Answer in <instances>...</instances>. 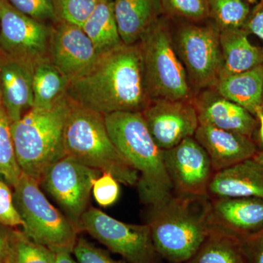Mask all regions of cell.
Instances as JSON below:
<instances>
[{
    "label": "cell",
    "instance_id": "cell-11",
    "mask_svg": "<svg viewBox=\"0 0 263 263\" xmlns=\"http://www.w3.org/2000/svg\"><path fill=\"white\" fill-rule=\"evenodd\" d=\"M102 174L65 155L48 168L40 185L79 230L95 180Z\"/></svg>",
    "mask_w": 263,
    "mask_h": 263
},
{
    "label": "cell",
    "instance_id": "cell-43",
    "mask_svg": "<svg viewBox=\"0 0 263 263\" xmlns=\"http://www.w3.org/2000/svg\"><path fill=\"white\" fill-rule=\"evenodd\" d=\"M0 105H2V103H1V92H0Z\"/></svg>",
    "mask_w": 263,
    "mask_h": 263
},
{
    "label": "cell",
    "instance_id": "cell-37",
    "mask_svg": "<svg viewBox=\"0 0 263 263\" xmlns=\"http://www.w3.org/2000/svg\"><path fill=\"white\" fill-rule=\"evenodd\" d=\"M0 224V263H8L10 252L12 230Z\"/></svg>",
    "mask_w": 263,
    "mask_h": 263
},
{
    "label": "cell",
    "instance_id": "cell-28",
    "mask_svg": "<svg viewBox=\"0 0 263 263\" xmlns=\"http://www.w3.org/2000/svg\"><path fill=\"white\" fill-rule=\"evenodd\" d=\"M209 18L220 31L242 28L252 10L241 0H209Z\"/></svg>",
    "mask_w": 263,
    "mask_h": 263
},
{
    "label": "cell",
    "instance_id": "cell-10",
    "mask_svg": "<svg viewBox=\"0 0 263 263\" xmlns=\"http://www.w3.org/2000/svg\"><path fill=\"white\" fill-rule=\"evenodd\" d=\"M53 26L21 13L0 0V54L31 67L49 60Z\"/></svg>",
    "mask_w": 263,
    "mask_h": 263
},
{
    "label": "cell",
    "instance_id": "cell-38",
    "mask_svg": "<svg viewBox=\"0 0 263 263\" xmlns=\"http://www.w3.org/2000/svg\"><path fill=\"white\" fill-rule=\"evenodd\" d=\"M56 263H79L72 256V252L67 250H59L55 252Z\"/></svg>",
    "mask_w": 263,
    "mask_h": 263
},
{
    "label": "cell",
    "instance_id": "cell-1",
    "mask_svg": "<svg viewBox=\"0 0 263 263\" xmlns=\"http://www.w3.org/2000/svg\"><path fill=\"white\" fill-rule=\"evenodd\" d=\"M66 96L103 116L143 111L151 100L138 43H122L99 55L89 70L69 82Z\"/></svg>",
    "mask_w": 263,
    "mask_h": 263
},
{
    "label": "cell",
    "instance_id": "cell-15",
    "mask_svg": "<svg viewBox=\"0 0 263 263\" xmlns=\"http://www.w3.org/2000/svg\"><path fill=\"white\" fill-rule=\"evenodd\" d=\"M199 124L239 133L252 138L258 127L257 119L243 107L219 95L213 88L194 95Z\"/></svg>",
    "mask_w": 263,
    "mask_h": 263
},
{
    "label": "cell",
    "instance_id": "cell-16",
    "mask_svg": "<svg viewBox=\"0 0 263 263\" xmlns=\"http://www.w3.org/2000/svg\"><path fill=\"white\" fill-rule=\"evenodd\" d=\"M211 224L240 240L263 230V200L251 197L211 198Z\"/></svg>",
    "mask_w": 263,
    "mask_h": 263
},
{
    "label": "cell",
    "instance_id": "cell-42",
    "mask_svg": "<svg viewBox=\"0 0 263 263\" xmlns=\"http://www.w3.org/2000/svg\"><path fill=\"white\" fill-rule=\"evenodd\" d=\"M261 108H262V112H263V95H262V105H261Z\"/></svg>",
    "mask_w": 263,
    "mask_h": 263
},
{
    "label": "cell",
    "instance_id": "cell-9",
    "mask_svg": "<svg viewBox=\"0 0 263 263\" xmlns=\"http://www.w3.org/2000/svg\"><path fill=\"white\" fill-rule=\"evenodd\" d=\"M79 230L89 233L128 263H164L148 224H128L90 207L81 216Z\"/></svg>",
    "mask_w": 263,
    "mask_h": 263
},
{
    "label": "cell",
    "instance_id": "cell-36",
    "mask_svg": "<svg viewBox=\"0 0 263 263\" xmlns=\"http://www.w3.org/2000/svg\"><path fill=\"white\" fill-rule=\"evenodd\" d=\"M249 34L259 38L263 43V0L254 5L243 27Z\"/></svg>",
    "mask_w": 263,
    "mask_h": 263
},
{
    "label": "cell",
    "instance_id": "cell-33",
    "mask_svg": "<svg viewBox=\"0 0 263 263\" xmlns=\"http://www.w3.org/2000/svg\"><path fill=\"white\" fill-rule=\"evenodd\" d=\"M92 193L100 206H110L117 201L120 195L119 182L111 174L103 173L95 180Z\"/></svg>",
    "mask_w": 263,
    "mask_h": 263
},
{
    "label": "cell",
    "instance_id": "cell-29",
    "mask_svg": "<svg viewBox=\"0 0 263 263\" xmlns=\"http://www.w3.org/2000/svg\"><path fill=\"white\" fill-rule=\"evenodd\" d=\"M163 14L171 20L201 22L209 20V0H160Z\"/></svg>",
    "mask_w": 263,
    "mask_h": 263
},
{
    "label": "cell",
    "instance_id": "cell-34",
    "mask_svg": "<svg viewBox=\"0 0 263 263\" xmlns=\"http://www.w3.org/2000/svg\"><path fill=\"white\" fill-rule=\"evenodd\" d=\"M72 253L79 263H127L125 260L114 259L107 251L84 238H78Z\"/></svg>",
    "mask_w": 263,
    "mask_h": 263
},
{
    "label": "cell",
    "instance_id": "cell-22",
    "mask_svg": "<svg viewBox=\"0 0 263 263\" xmlns=\"http://www.w3.org/2000/svg\"><path fill=\"white\" fill-rule=\"evenodd\" d=\"M212 88L254 116L262 105L263 65L240 73L219 78Z\"/></svg>",
    "mask_w": 263,
    "mask_h": 263
},
{
    "label": "cell",
    "instance_id": "cell-13",
    "mask_svg": "<svg viewBox=\"0 0 263 263\" xmlns=\"http://www.w3.org/2000/svg\"><path fill=\"white\" fill-rule=\"evenodd\" d=\"M154 141L162 151L194 137L199 126L192 100H151L141 112Z\"/></svg>",
    "mask_w": 263,
    "mask_h": 263
},
{
    "label": "cell",
    "instance_id": "cell-26",
    "mask_svg": "<svg viewBox=\"0 0 263 263\" xmlns=\"http://www.w3.org/2000/svg\"><path fill=\"white\" fill-rule=\"evenodd\" d=\"M11 122L0 108V179L14 187L22 172L17 162L11 133Z\"/></svg>",
    "mask_w": 263,
    "mask_h": 263
},
{
    "label": "cell",
    "instance_id": "cell-7",
    "mask_svg": "<svg viewBox=\"0 0 263 263\" xmlns=\"http://www.w3.org/2000/svg\"><path fill=\"white\" fill-rule=\"evenodd\" d=\"M40 186L36 180L22 173L13 187L15 207L24 223L23 232L53 252L67 250L72 253L80 232L52 205Z\"/></svg>",
    "mask_w": 263,
    "mask_h": 263
},
{
    "label": "cell",
    "instance_id": "cell-40",
    "mask_svg": "<svg viewBox=\"0 0 263 263\" xmlns=\"http://www.w3.org/2000/svg\"><path fill=\"white\" fill-rule=\"evenodd\" d=\"M253 158L254 160L257 161V162H258L259 163H260L263 165V152H261V153H258V152H257V155L254 156Z\"/></svg>",
    "mask_w": 263,
    "mask_h": 263
},
{
    "label": "cell",
    "instance_id": "cell-39",
    "mask_svg": "<svg viewBox=\"0 0 263 263\" xmlns=\"http://www.w3.org/2000/svg\"><path fill=\"white\" fill-rule=\"evenodd\" d=\"M254 117H256L257 122H258L259 139L261 144L263 146V112L261 107L257 109Z\"/></svg>",
    "mask_w": 263,
    "mask_h": 263
},
{
    "label": "cell",
    "instance_id": "cell-21",
    "mask_svg": "<svg viewBox=\"0 0 263 263\" xmlns=\"http://www.w3.org/2000/svg\"><path fill=\"white\" fill-rule=\"evenodd\" d=\"M249 35L243 28L220 31L222 63L219 78L240 73L263 65V48L252 44Z\"/></svg>",
    "mask_w": 263,
    "mask_h": 263
},
{
    "label": "cell",
    "instance_id": "cell-30",
    "mask_svg": "<svg viewBox=\"0 0 263 263\" xmlns=\"http://www.w3.org/2000/svg\"><path fill=\"white\" fill-rule=\"evenodd\" d=\"M99 0H53L60 22L82 27L96 8Z\"/></svg>",
    "mask_w": 263,
    "mask_h": 263
},
{
    "label": "cell",
    "instance_id": "cell-3",
    "mask_svg": "<svg viewBox=\"0 0 263 263\" xmlns=\"http://www.w3.org/2000/svg\"><path fill=\"white\" fill-rule=\"evenodd\" d=\"M104 117L114 145L138 171L136 186L142 203L154 207L172 196L174 187L164 165L163 151L151 136L141 112H117Z\"/></svg>",
    "mask_w": 263,
    "mask_h": 263
},
{
    "label": "cell",
    "instance_id": "cell-27",
    "mask_svg": "<svg viewBox=\"0 0 263 263\" xmlns=\"http://www.w3.org/2000/svg\"><path fill=\"white\" fill-rule=\"evenodd\" d=\"M8 263H56V254L30 239L24 232L12 230Z\"/></svg>",
    "mask_w": 263,
    "mask_h": 263
},
{
    "label": "cell",
    "instance_id": "cell-19",
    "mask_svg": "<svg viewBox=\"0 0 263 263\" xmlns=\"http://www.w3.org/2000/svg\"><path fill=\"white\" fill-rule=\"evenodd\" d=\"M210 198L251 197L263 200V165L249 159L213 176L208 189Z\"/></svg>",
    "mask_w": 263,
    "mask_h": 263
},
{
    "label": "cell",
    "instance_id": "cell-23",
    "mask_svg": "<svg viewBox=\"0 0 263 263\" xmlns=\"http://www.w3.org/2000/svg\"><path fill=\"white\" fill-rule=\"evenodd\" d=\"M186 263H249L242 240L212 227L206 238Z\"/></svg>",
    "mask_w": 263,
    "mask_h": 263
},
{
    "label": "cell",
    "instance_id": "cell-6",
    "mask_svg": "<svg viewBox=\"0 0 263 263\" xmlns=\"http://www.w3.org/2000/svg\"><path fill=\"white\" fill-rule=\"evenodd\" d=\"M138 44L150 100H192L193 91L175 46L172 20L162 15Z\"/></svg>",
    "mask_w": 263,
    "mask_h": 263
},
{
    "label": "cell",
    "instance_id": "cell-17",
    "mask_svg": "<svg viewBox=\"0 0 263 263\" xmlns=\"http://www.w3.org/2000/svg\"><path fill=\"white\" fill-rule=\"evenodd\" d=\"M194 138L207 152L214 174L257 155L255 143L239 133L199 124Z\"/></svg>",
    "mask_w": 263,
    "mask_h": 263
},
{
    "label": "cell",
    "instance_id": "cell-14",
    "mask_svg": "<svg viewBox=\"0 0 263 263\" xmlns=\"http://www.w3.org/2000/svg\"><path fill=\"white\" fill-rule=\"evenodd\" d=\"M99 54L83 29L59 22L52 28L49 60L70 81L84 73Z\"/></svg>",
    "mask_w": 263,
    "mask_h": 263
},
{
    "label": "cell",
    "instance_id": "cell-2",
    "mask_svg": "<svg viewBox=\"0 0 263 263\" xmlns=\"http://www.w3.org/2000/svg\"><path fill=\"white\" fill-rule=\"evenodd\" d=\"M211 198L174 193L148 208L147 222L156 250L169 263H186L212 229Z\"/></svg>",
    "mask_w": 263,
    "mask_h": 263
},
{
    "label": "cell",
    "instance_id": "cell-24",
    "mask_svg": "<svg viewBox=\"0 0 263 263\" xmlns=\"http://www.w3.org/2000/svg\"><path fill=\"white\" fill-rule=\"evenodd\" d=\"M99 55L122 44L114 11V0H99L96 8L81 27Z\"/></svg>",
    "mask_w": 263,
    "mask_h": 263
},
{
    "label": "cell",
    "instance_id": "cell-44",
    "mask_svg": "<svg viewBox=\"0 0 263 263\" xmlns=\"http://www.w3.org/2000/svg\"><path fill=\"white\" fill-rule=\"evenodd\" d=\"M2 107H3V106H2V105H0V108H2Z\"/></svg>",
    "mask_w": 263,
    "mask_h": 263
},
{
    "label": "cell",
    "instance_id": "cell-18",
    "mask_svg": "<svg viewBox=\"0 0 263 263\" xmlns=\"http://www.w3.org/2000/svg\"><path fill=\"white\" fill-rule=\"evenodd\" d=\"M33 69L0 54L1 103L11 123L33 108Z\"/></svg>",
    "mask_w": 263,
    "mask_h": 263
},
{
    "label": "cell",
    "instance_id": "cell-31",
    "mask_svg": "<svg viewBox=\"0 0 263 263\" xmlns=\"http://www.w3.org/2000/svg\"><path fill=\"white\" fill-rule=\"evenodd\" d=\"M15 9L43 24L58 23L53 0H6Z\"/></svg>",
    "mask_w": 263,
    "mask_h": 263
},
{
    "label": "cell",
    "instance_id": "cell-8",
    "mask_svg": "<svg viewBox=\"0 0 263 263\" xmlns=\"http://www.w3.org/2000/svg\"><path fill=\"white\" fill-rule=\"evenodd\" d=\"M179 23L174 27L175 46L195 95L212 88L220 76V29L211 19Z\"/></svg>",
    "mask_w": 263,
    "mask_h": 263
},
{
    "label": "cell",
    "instance_id": "cell-20",
    "mask_svg": "<svg viewBox=\"0 0 263 263\" xmlns=\"http://www.w3.org/2000/svg\"><path fill=\"white\" fill-rule=\"evenodd\" d=\"M114 11L123 43L135 45L160 17V0H114Z\"/></svg>",
    "mask_w": 263,
    "mask_h": 263
},
{
    "label": "cell",
    "instance_id": "cell-41",
    "mask_svg": "<svg viewBox=\"0 0 263 263\" xmlns=\"http://www.w3.org/2000/svg\"><path fill=\"white\" fill-rule=\"evenodd\" d=\"M241 1L245 2V3H247V4H249V5H257V3H259V2L262 1V0H241Z\"/></svg>",
    "mask_w": 263,
    "mask_h": 263
},
{
    "label": "cell",
    "instance_id": "cell-25",
    "mask_svg": "<svg viewBox=\"0 0 263 263\" xmlns=\"http://www.w3.org/2000/svg\"><path fill=\"white\" fill-rule=\"evenodd\" d=\"M68 84L50 60L37 64L33 69V108H51L65 98Z\"/></svg>",
    "mask_w": 263,
    "mask_h": 263
},
{
    "label": "cell",
    "instance_id": "cell-5",
    "mask_svg": "<svg viewBox=\"0 0 263 263\" xmlns=\"http://www.w3.org/2000/svg\"><path fill=\"white\" fill-rule=\"evenodd\" d=\"M69 107L66 96L51 108H32L11 123L19 167L39 183L48 168L65 156L64 129Z\"/></svg>",
    "mask_w": 263,
    "mask_h": 263
},
{
    "label": "cell",
    "instance_id": "cell-35",
    "mask_svg": "<svg viewBox=\"0 0 263 263\" xmlns=\"http://www.w3.org/2000/svg\"><path fill=\"white\" fill-rule=\"evenodd\" d=\"M241 240L249 263H263V230Z\"/></svg>",
    "mask_w": 263,
    "mask_h": 263
},
{
    "label": "cell",
    "instance_id": "cell-32",
    "mask_svg": "<svg viewBox=\"0 0 263 263\" xmlns=\"http://www.w3.org/2000/svg\"><path fill=\"white\" fill-rule=\"evenodd\" d=\"M0 224L9 228H24V223L15 207L10 186L0 179Z\"/></svg>",
    "mask_w": 263,
    "mask_h": 263
},
{
    "label": "cell",
    "instance_id": "cell-4",
    "mask_svg": "<svg viewBox=\"0 0 263 263\" xmlns=\"http://www.w3.org/2000/svg\"><path fill=\"white\" fill-rule=\"evenodd\" d=\"M69 102L64 129L65 155L91 168L111 174L119 183L137 186L138 171L114 145L103 114Z\"/></svg>",
    "mask_w": 263,
    "mask_h": 263
},
{
    "label": "cell",
    "instance_id": "cell-12",
    "mask_svg": "<svg viewBox=\"0 0 263 263\" xmlns=\"http://www.w3.org/2000/svg\"><path fill=\"white\" fill-rule=\"evenodd\" d=\"M163 159L174 193L208 195L214 171L207 152L194 137L163 151Z\"/></svg>",
    "mask_w": 263,
    "mask_h": 263
}]
</instances>
